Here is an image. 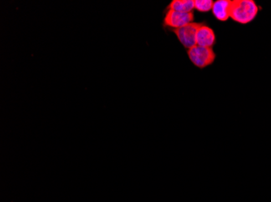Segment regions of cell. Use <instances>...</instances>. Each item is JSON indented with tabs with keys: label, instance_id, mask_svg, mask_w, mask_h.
I'll return each instance as SVG.
<instances>
[{
	"label": "cell",
	"instance_id": "obj_1",
	"mask_svg": "<svg viewBox=\"0 0 271 202\" xmlns=\"http://www.w3.org/2000/svg\"><path fill=\"white\" fill-rule=\"evenodd\" d=\"M258 13V7L253 0H233L230 17L237 23H250Z\"/></svg>",
	"mask_w": 271,
	"mask_h": 202
},
{
	"label": "cell",
	"instance_id": "obj_2",
	"mask_svg": "<svg viewBox=\"0 0 271 202\" xmlns=\"http://www.w3.org/2000/svg\"><path fill=\"white\" fill-rule=\"evenodd\" d=\"M188 55L194 66L200 69L207 67L213 64L216 54L212 48L195 45L188 49Z\"/></svg>",
	"mask_w": 271,
	"mask_h": 202
},
{
	"label": "cell",
	"instance_id": "obj_3",
	"mask_svg": "<svg viewBox=\"0 0 271 202\" xmlns=\"http://www.w3.org/2000/svg\"><path fill=\"white\" fill-rule=\"evenodd\" d=\"M202 24L203 23L192 22L182 28L171 29V31L176 35L179 42L183 45V46L190 49L196 45V34L199 28Z\"/></svg>",
	"mask_w": 271,
	"mask_h": 202
},
{
	"label": "cell",
	"instance_id": "obj_4",
	"mask_svg": "<svg viewBox=\"0 0 271 202\" xmlns=\"http://www.w3.org/2000/svg\"><path fill=\"white\" fill-rule=\"evenodd\" d=\"M194 20L193 12H180L174 10H167L163 20L165 27L171 29H177L192 23Z\"/></svg>",
	"mask_w": 271,
	"mask_h": 202
},
{
	"label": "cell",
	"instance_id": "obj_5",
	"mask_svg": "<svg viewBox=\"0 0 271 202\" xmlns=\"http://www.w3.org/2000/svg\"><path fill=\"white\" fill-rule=\"evenodd\" d=\"M216 42V37L213 29L206 23L199 28L196 34V45L206 48H212Z\"/></svg>",
	"mask_w": 271,
	"mask_h": 202
},
{
	"label": "cell",
	"instance_id": "obj_6",
	"mask_svg": "<svg viewBox=\"0 0 271 202\" xmlns=\"http://www.w3.org/2000/svg\"><path fill=\"white\" fill-rule=\"evenodd\" d=\"M232 1L217 0L214 2L212 12L217 21H227L230 17Z\"/></svg>",
	"mask_w": 271,
	"mask_h": 202
},
{
	"label": "cell",
	"instance_id": "obj_7",
	"mask_svg": "<svg viewBox=\"0 0 271 202\" xmlns=\"http://www.w3.org/2000/svg\"><path fill=\"white\" fill-rule=\"evenodd\" d=\"M166 9L174 10L180 12H192L194 9L193 0H173Z\"/></svg>",
	"mask_w": 271,
	"mask_h": 202
},
{
	"label": "cell",
	"instance_id": "obj_8",
	"mask_svg": "<svg viewBox=\"0 0 271 202\" xmlns=\"http://www.w3.org/2000/svg\"><path fill=\"white\" fill-rule=\"evenodd\" d=\"M213 4L212 0H194V9L201 12H209L212 10Z\"/></svg>",
	"mask_w": 271,
	"mask_h": 202
}]
</instances>
